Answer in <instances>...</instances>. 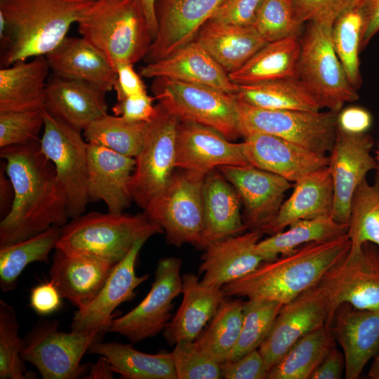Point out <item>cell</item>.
<instances>
[{
	"label": "cell",
	"mask_w": 379,
	"mask_h": 379,
	"mask_svg": "<svg viewBox=\"0 0 379 379\" xmlns=\"http://www.w3.org/2000/svg\"><path fill=\"white\" fill-rule=\"evenodd\" d=\"M373 145V138L367 133L352 134L336 129L328 168L333 187L332 214L340 224L347 225L354 191L368 173L376 169L371 154Z\"/></svg>",
	"instance_id": "2e32d148"
},
{
	"label": "cell",
	"mask_w": 379,
	"mask_h": 379,
	"mask_svg": "<svg viewBox=\"0 0 379 379\" xmlns=\"http://www.w3.org/2000/svg\"><path fill=\"white\" fill-rule=\"evenodd\" d=\"M151 89L158 103L179 121L208 126L232 141L241 137L234 95L166 77L154 78Z\"/></svg>",
	"instance_id": "9c48e42d"
},
{
	"label": "cell",
	"mask_w": 379,
	"mask_h": 379,
	"mask_svg": "<svg viewBox=\"0 0 379 379\" xmlns=\"http://www.w3.org/2000/svg\"><path fill=\"white\" fill-rule=\"evenodd\" d=\"M234 97L241 137L264 133L320 154L331 152L336 135L338 113L329 110L268 109Z\"/></svg>",
	"instance_id": "52a82bcc"
},
{
	"label": "cell",
	"mask_w": 379,
	"mask_h": 379,
	"mask_svg": "<svg viewBox=\"0 0 379 379\" xmlns=\"http://www.w3.org/2000/svg\"><path fill=\"white\" fill-rule=\"evenodd\" d=\"M228 74L242 67L266 42L253 26L208 20L195 39Z\"/></svg>",
	"instance_id": "d6a6232c"
},
{
	"label": "cell",
	"mask_w": 379,
	"mask_h": 379,
	"mask_svg": "<svg viewBox=\"0 0 379 379\" xmlns=\"http://www.w3.org/2000/svg\"><path fill=\"white\" fill-rule=\"evenodd\" d=\"M262 232L249 230L210 244L201 257V281L222 288L255 270L262 262L255 246Z\"/></svg>",
	"instance_id": "4316f807"
},
{
	"label": "cell",
	"mask_w": 379,
	"mask_h": 379,
	"mask_svg": "<svg viewBox=\"0 0 379 379\" xmlns=\"http://www.w3.org/2000/svg\"><path fill=\"white\" fill-rule=\"evenodd\" d=\"M182 293L179 308L163 330L170 345L194 340L227 298L222 288L205 284L192 273L182 275Z\"/></svg>",
	"instance_id": "83f0119b"
},
{
	"label": "cell",
	"mask_w": 379,
	"mask_h": 379,
	"mask_svg": "<svg viewBox=\"0 0 379 379\" xmlns=\"http://www.w3.org/2000/svg\"><path fill=\"white\" fill-rule=\"evenodd\" d=\"M241 199L218 169L205 175L203 186L204 250L211 243L243 233Z\"/></svg>",
	"instance_id": "f546056e"
},
{
	"label": "cell",
	"mask_w": 379,
	"mask_h": 379,
	"mask_svg": "<svg viewBox=\"0 0 379 379\" xmlns=\"http://www.w3.org/2000/svg\"><path fill=\"white\" fill-rule=\"evenodd\" d=\"M295 15L293 0H264L254 28L266 42L299 36L302 25Z\"/></svg>",
	"instance_id": "bcb514c9"
},
{
	"label": "cell",
	"mask_w": 379,
	"mask_h": 379,
	"mask_svg": "<svg viewBox=\"0 0 379 379\" xmlns=\"http://www.w3.org/2000/svg\"><path fill=\"white\" fill-rule=\"evenodd\" d=\"M51 70L46 55L0 69V112L43 110Z\"/></svg>",
	"instance_id": "4dcf8cb0"
},
{
	"label": "cell",
	"mask_w": 379,
	"mask_h": 379,
	"mask_svg": "<svg viewBox=\"0 0 379 379\" xmlns=\"http://www.w3.org/2000/svg\"><path fill=\"white\" fill-rule=\"evenodd\" d=\"M226 0H157V33L144 58L150 63L164 58L194 41Z\"/></svg>",
	"instance_id": "e0dca14e"
},
{
	"label": "cell",
	"mask_w": 379,
	"mask_h": 379,
	"mask_svg": "<svg viewBox=\"0 0 379 379\" xmlns=\"http://www.w3.org/2000/svg\"><path fill=\"white\" fill-rule=\"evenodd\" d=\"M77 24L81 36L115 70L144 59L153 41L140 0H95Z\"/></svg>",
	"instance_id": "277c9868"
},
{
	"label": "cell",
	"mask_w": 379,
	"mask_h": 379,
	"mask_svg": "<svg viewBox=\"0 0 379 379\" xmlns=\"http://www.w3.org/2000/svg\"><path fill=\"white\" fill-rule=\"evenodd\" d=\"M361 0H293L295 15L302 24L335 20Z\"/></svg>",
	"instance_id": "681fc988"
},
{
	"label": "cell",
	"mask_w": 379,
	"mask_h": 379,
	"mask_svg": "<svg viewBox=\"0 0 379 379\" xmlns=\"http://www.w3.org/2000/svg\"><path fill=\"white\" fill-rule=\"evenodd\" d=\"M62 298L51 281H46L32 288L29 305L38 314L48 315L60 309Z\"/></svg>",
	"instance_id": "db71d44e"
},
{
	"label": "cell",
	"mask_w": 379,
	"mask_h": 379,
	"mask_svg": "<svg viewBox=\"0 0 379 379\" xmlns=\"http://www.w3.org/2000/svg\"><path fill=\"white\" fill-rule=\"evenodd\" d=\"M147 239L137 240L128 253L112 269L96 296L86 306L77 309L71 324L72 331L98 329L108 331L113 312L135 295V288L147 281L149 274L138 276L135 265L140 251Z\"/></svg>",
	"instance_id": "ffe728a7"
},
{
	"label": "cell",
	"mask_w": 379,
	"mask_h": 379,
	"mask_svg": "<svg viewBox=\"0 0 379 379\" xmlns=\"http://www.w3.org/2000/svg\"><path fill=\"white\" fill-rule=\"evenodd\" d=\"M331 328L343 349L345 378H358L379 350V310L341 304L334 314Z\"/></svg>",
	"instance_id": "603a6c76"
},
{
	"label": "cell",
	"mask_w": 379,
	"mask_h": 379,
	"mask_svg": "<svg viewBox=\"0 0 379 379\" xmlns=\"http://www.w3.org/2000/svg\"><path fill=\"white\" fill-rule=\"evenodd\" d=\"M157 0H140L149 25L153 40L157 33V22L155 13V4Z\"/></svg>",
	"instance_id": "94428289"
},
{
	"label": "cell",
	"mask_w": 379,
	"mask_h": 379,
	"mask_svg": "<svg viewBox=\"0 0 379 379\" xmlns=\"http://www.w3.org/2000/svg\"><path fill=\"white\" fill-rule=\"evenodd\" d=\"M44 126L40 149L55 166L67 197L68 215H82L88 194V142L79 131L43 110Z\"/></svg>",
	"instance_id": "7c38bea8"
},
{
	"label": "cell",
	"mask_w": 379,
	"mask_h": 379,
	"mask_svg": "<svg viewBox=\"0 0 379 379\" xmlns=\"http://www.w3.org/2000/svg\"><path fill=\"white\" fill-rule=\"evenodd\" d=\"M334 22H310L302 39L298 79L316 98L321 108L338 113L347 102L359 98L350 83L332 42Z\"/></svg>",
	"instance_id": "8992f818"
},
{
	"label": "cell",
	"mask_w": 379,
	"mask_h": 379,
	"mask_svg": "<svg viewBox=\"0 0 379 379\" xmlns=\"http://www.w3.org/2000/svg\"><path fill=\"white\" fill-rule=\"evenodd\" d=\"M333 207V181L327 166L295 182L291 195L261 232L274 234L296 220L332 214Z\"/></svg>",
	"instance_id": "1f68e13d"
},
{
	"label": "cell",
	"mask_w": 379,
	"mask_h": 379,
	"mask_svg": "<svg viewBox=\"0 0 379 379\" xmlns=\"http://www.w3.org/2000/svg\"><path fill=\"white\" fill-rule=\"evenodd\" d=\"M140 74L204 85L232 95L239 91V85L231 81L228 73L196 39L164 58L147 63L140 68Z\"/></svg>",
	"instance_id": "cb8c5ba5"
},
{
	"label": "cell",
	"mask_w": 379,
	"mask_h": 379,
	"mask_svg": "<svg viewBox=\"0 0 379 379\" xmlns=\"http://www.w3.org/2000/svg\"><path fill=\"white\" fill-rule=\"evenodd\" d=\"M350 246L347 234L304 244L288 255L262 262L255 270L224 285L222 289L227 298L267 299L286 304L317 284L347 255Z\"/></svg>",
	"instance_id": "7a4b0ae2"
},
{
	"label": "cell",
	"mask_w": 379,
	"mask_h": 379,
	"mask_svg": "<svg viewBox=\"0 0 379 379\" xmlns=\"http://www.w3.org/2000/svg\"><path fill=\"white\" fill-rule=\"evenodd\" d=\"M46 57L51 70L58 76L85 81L105 93L113 90L116 70L82 36H66Z\"/></svg>",
	"instance_id": "f1b7e54d"
},
{
	"label": "cell",
	"mask_w": 379,
	"mask_h": 379,
	"mask_svg": "<svg viewBox=\"0 0 379 379\" xmlns=\"http://www.w3.org/2000/svg\"><path fill=\"white\" fill-rule=\"evenodd\" d=\"M135 159L105 147L88 143V194L102 201L109 213H123L133 201Z\"/></svg>",
	"instance_id": "7402d4cb"
},
{
	"label": "cell",
	"mask_w": 379,
	"mask_h": 379,
	"mask_svg": "<svg viewBox=\"0 0 379 379\" xmlns=\"http://www.w3.org/2000/svg\"><path fill=\"white\" fill-rule=\"evenodd\" d=\"M206 174L178 168L162 197L147 214L175 246L190 244L204 249L203 186Z\"/></svg>",
	"instance_id": "8fae6325"
},
{
	"label": "cell",
	"mask_w": 379,
	"mask_h": 379,
	"mask_svg": "<svg viewBox=\"0 0 379 379\" xmlns=\"http://www.w3.org/2000/svg\"><path fill=\"white\" fill-rule=\"evenodd\" d=\"M105 94L91 84L53 74L48 79L44 109L72 127L84 131L107 114Z\"/></svg>",
	"instance_id": "d4e9b609"
},
{
	"label": "cell",
	"mask_w": 379,
	"mask_h": 379,
	"mask_svg": "<svg viewBox=\"0 0 379 379\" xmlns=\"http://www.w3.org/2000/svg\"><path fill=\"white\" fill-rule=\"evenodd\" d=\"M345 371V359L343 352L335 345L327 353L326 357L315 369L310 379H339Z\"/></svg>",
	"instance_id": "680465c9"
},
{
	"label": "cell",
	"mask_w": 379,
	"mask_h": 379,
	"mask_svg": "<svg viewBox=\"0 0 379 379\" xmlns=\"http://www.w3.org/2000/svg\"><path fill=\"white\" fill-rule=\"evenodd\" d=\"M218 169L233 185L244 205L242 219L249 230H259L276 215L292 185L286 179L251 165Z\"/></svg>",
	"instance_id": "ac0fdd59"
},
{
	"label": "cell",
	"mask_w": 379,
	"mask_h": 379,
	"mask_svg": "<svg viewBox=\"0 0 379 379\" xmlns=\"http://www.w3.org/2000/svg\"><path fill=\"white\" fill-rule=\"evenodd\" d=\"M331 328L325 324L295 343L268 371L267 379H310L335 346Z\"/></svg>",
	"instance_id": "74e56055"
},
{
	"label": "cell",
	"mask_w": 379,
	"mask_h": 379,
	"mask_svg": "<svg viewBox=\"0 0 379 379\" xmlns=\"http://www.w3.org/2000/svg\"><path fill=\"white\" fill-rule=\"evenodd\" d=\"M283 304L267 299L244 301L243 321L237 343L227 360H236L257 350L268 334Z\"/></svg>",
	"instance_id": "ee69618b"
},
{
	"label": "cell",
	"mask_w": 379,
	"mask_h": 379,
	"mask_svg": "<svg viewBox=\"0 0 379 379\" xmlns=\"http://www.w3.org/2000/svg\"><path fill=\"white\" fill-rule=\"evenodd\" d=\"M159 233H164L162 228L144 212L131 215L91 211L72 218L61 227L55 248L117 264L137 240Z\"/></svg>",
	"instance_id": "5b68a950"
},
{
	"label": "cell",
	"mask_w": 379,
	"mask_h": 379,
	"mask_svg": "<svg viewBox=\"0 0 379 379\" xmlns=\"http://www.w3.org/2000/svg\"><path fill=\"white\" fill-rule=\"evenodd\" d=\"M131 344L95 342L88 352L105 357L114 372L126 379H178L171 352L147 354Z\"/></svg>",
	"instance_id": "e575fe53"
},
{
	"label": "cell",
	"mask_w": 379,
	"mask_h": 379,
	"mask_svg": "<svg viewBox=\"0 0 379 379\" xmlns=\"http://www.w3.org/2000/svg\"><path fill=\"white\" fill-rule=\"evenodd\" d=\"M287 228L258 242L255 251L263 262L288 255L304 244L331 240L347 232V225L337 222L333 214L298 220Z\"/></svg>",
	"instance_id": "d590c367"
},
{
	"label": "cell",
	"mask_w": 379,
	"mask_h": 379,
	"mask_svg": "<svg viewBox=\"0 0 379 379\" xmlns=\"http://www.w3.org/2000/svg\"><path fill=\"white\" fill-rule=\"evenodd\" d=\"M359 8L363 16L360 45L362 51L379 32V0H361Z\"/></svg>",
	"instance_id": "6f0895ef"
},
{
	"label": "cell",
	"mask_w": 379,
	"mask_h": 379,
	"mask_svg": "<svg viewBox=\"0 0 379 379\" xmlns=\"http://www.w3.org/2000/svg\"><path fill=\"white\" fill-rule=\"evenodd\" d=\"M0 157L13 190L11 206L0 222V247L65 225L69 218L67 197L40 141L1 147Z\"/></svg>",
	"instance_id": "6da1fadb"
},
{
	"label": "cell",
	"mask_w": 379,
	"mask_h": 379,
	"mask_svg": "<svg viewBox=\"0 0 379 379\" xmlns=\"http://www.w3.org/2000/svg\"><path fill=\"white\" fill-rule=\"evenodd\" d=\"M117 79L113 90L117 100L147 92L146 86L133 68V65L121 63L116 67Z\"/></svg>",
	"instance_id": "11a10c76"
},
{
	"label": "cell",
	"mask_w": 379,
	"mask_h": 379,
	"mask_svg": "<svg viewBox=\"0 0 379 379\" xmlns=\"http://www.w3.org/2000/svg\"><path fill=\"white\" fill-rule=\"evenodd\" d=\"M300 48L299 36L267 42L229 77L237 85L298 79Z\"/></svg>",
	"instance_id": "836d02e7"
},
{
	"label": "cell",
	"mask_w": 379,
	"mask_h": 379,
	"mask_svg": "<svg viewBox=\"0 0 379 379\" xmlns=\"http://www.w3.org/2000/svg\"><path fill=\"white\" fill-rule=\"evenodd\" d=\"M368 376L371 379H379V350L373 357Z\"/></svg>",
	"instance_id": "be15d7a7"
},
{
	"label": "cell",
	"mask_w": 379,
	"mask_h": 379,
	"mask_svg": "<svg viewBox=\"0 0 379 379\" xmlns=\"http://www.w3.org/2000/svg\"><path fill=\"white\" fill-rule=\"evenodd\" d=\"M325 324L330 326V302L318 282L281 306L258 348L267 371L299 339Z\"/></svg>",
	"instance_id": "9a60e30c"
},
{
	"label": "cell",
	"mask_w": 379,
	"mask_h": 379,
	"mask_svg": "<svg viewBox=\"0 0 379 379\" xmlns=\"http://www.w3.org/2000/svg\"><path fill=\"white\" fill-rule=\"evenodd\" d=\"M43 110L0 112V148L40 141L38 135L44 126Z\"/></svg>",
	"instance_id": "c3c4849f"
},
{
	"label": "cell",
	"mask_w": 379,
	"mask_h": 379,
	"mask_svg": "<svg viewBox=\"0 0 379 379\" xmlns=\"http://www.w3.org/2000/svg\"><path fill=\"white\" fill-rule=\"evenodd\" d=\"M95 0H0L8 36L3 67L46 55L66 36Z\"/></svg>",
	"instance_id": "3957f363"
},
{
	"label": "cell",
	"mask_w": 379,
	"mask_h": 379,
	"mask_svg": "<svg viewBox=\"0 0 379 379\" xmlns=\"http://www.w3.org/2000/svg\"><path fill=\"white\" fill-rule=\"evenodd\" d=\"M175 168L207 174L222 166L250 165L242 142L228 140L201 124L179 121L175 138Z\"/></svg>",
	"instance_id": "d6986e66"
},
{
	"label": "cell",
	"mask_w": 379,
	"mask_h": 379,
	"mask_svg": "<svg viewBox=\"0 0 379 379\" xmlns=\"http://www.w3.org/2000/svg\"><path fill=\"white\" fill-rule=\"evenodd\" d=\"M113 373L109 362L103 357L100 356L98 360L94 364H90L88 373L84 377L87 379L113 378Z\"/></svg>",
	"instance_id": "91938a15"
},
{
	"label": "cell",
	"mask_w": 379,
	"mask_h": 379,
	"mask_svg": "<svg viewBox=\"0 0 379 379\" xmlns=\"http://www.w3.org/2000/svg\"><path fill=\"white\" fill-rule=\"evenodd\" d=\"M253 106L279 110L319 111V102L299 79H285L239 85L234 94Z\"/></svg>",
	"instance_id": "8d00e7d4"
},
{
	"label": "cell",
	"mask_w": 379,
	"mask_h": 379,
	"mask_svg": "<svg viewBox=\"0 0 379 379\" xmlns=\"http://www.w3.org/2000/svg\"><path fill=\"white\" fill-rule=\"evenodd\" d=\"M371 113L359 106L342 109L337 115V128L349 133H365L372 125Z\"/></svg>",
	"instance_id": "9f6ffc18"
},
{
	"label": "cell",
	"mask_w": 379,
	"mask_h": 379,
	"mask_svg": "<svg viewBox=\"0 0 379 379\" xmlns=\"http://www.w3.org/2000/svg\"><path fill=\"white\" fill-rule=\"evenodd\" d=\"M0 189H1V211L3 208V211H4L7 206L8 201L10 200L13 202L12 200H11V197L13 199V194H11V192H13V187L11 185V182L9 180V178L7 177H5L4 172L1 171V173H0Z\"/></svg>",
	"instance_id": "6125c7cd"
},
{
	"label": "cell",
	"mask_w": 379,
	"mask_h": 379,
	"mask_svg": "<svg viewBox=\"0 0 379 379\" xmlns=\"http://www.w3.org/2000/svg\"><path fill=\"white\" fill-rule=\"evenodd\" d=\"M220 368L225 379H265L268 372L258 349L238 359L223 361Z\"/></svg>",
	"instance_id": "816d5d0a"
},
{
	"label": "cell",
	"mask_w": 379,
	"mask_h": 379,
	"mask_svg": "<svg viewBox=\"0 0 379 379\" xmlns=\"http://www.w3.org/2000/svg\"><path fill=\"white\" fill-rule=\"evenodd\" d=\"M116 264L84 255H70L55 248L49 276L62 298L77 309L88 305L98 293Z\"/></svg>",
	"instance_id": "484cf974"
},
{
	"label": "cell",
	"mask_w": 379,
	"mask_h": 379,
	"mask_svg": "<svg viewBox=\"0 0 379 379\" xmlns=\"http://www.w3.org/2000/svg\"><path fill=\"white\" fill-rule=\"evenodd\" d=\"M171 354L178 379L222 378L220 364L195 340L176 343Z\"/></svg>",
	"instance_id": "7dc6e473"
},
{
	"label": "cell",
	"mask_w": 379,
	"mask_h": 379,
	"mask_svg": "<svg viewBox=\"0 0 379 379\" xmlns=\"http://www.w3.org/2000/svg\"><path fill=\"white\" fill-rule=\"evenodd\" d=\"M147 123L133 174V201L146 214L162 197L175 169V138L179 120L159 103Z\"/></svg>",
	"instance_id": "30bf717a"
},
{
	"label": "cell",
	"mask_w": 379,
	"mask_h": 379,
	"mask_svg": "<svg viewBox=\"0 0 379 379\" xmlns=\"http://www.w3.org/2000/svg\"><path fill=\"white\" fill-rule=\"evenodd\" d=\"M264 0H226L209 19L237 26H253Z\"/></svg>",
	"instance_id": "f907efd6"
},
{
	"label": "cell",
	"mask_w": 379,
	"mask_h": 379,
	"mask_svg": "<svg viewBox=\"0 0 379 379\" xmlns=\"http://www.w3.org/2000/svg\"><path fill=\"white\" fill-rule=\"evenodd\" d=\"M61 227L49 229L15 244L0 247V287L10 292L16 287L18 278L32 262L50 263L49 254L55 249Z\"/></svg>",
	"instance_id": "f35d334b"
},
{
	"label": "cell",
	"mask_w": 379,
	"mask_h": 379,
	"mask_svg": "<svg viewBox=\"0 0 379 379\" xmlns=\"http://www.w3.org/2000/svg\"><path fill=\"white\" fill-rule=\"evenodd\" d=\"M181 266L179 258H161L147 295L128 313L114 317L108 332L119 333L135 343L163 331L172 318L173 300L182 293Z\"/></svg>",
	"instance_id": "4fadbf2b"
},
{
	"label": "cell",
	"mask_w": 379,
	"mask_h": 379,
	"mask_svg": "<svg viewBox=\"0 0 379 379\" xmlns=\"http://www.w3.org/2000/svg\"><path fill=\"white\" fill-rule=\"evenodd\" d=\"M14 307L0 299V378L25 379L27 373L20 357L23 338Z\"/></svg>",
	"instance_id": "f6af8a7d"
},
{
	"label": "cell",
	"mask_w": 379,
	"mask_h": 379,
	"mask_svg": "<svg viewBox=\"0 0 379 379\" xmlns=\"http://www.w3.org/2000/svg\"><path fill=\"white\" fill-rule=\"evenodd\" d=\"M347 236L350 252L364 244L372 243L379 248V180L373 184L364 180L354 192L350 204Z\"/></svg>",
	"instance_id": "b9f144b4"
},
{
	"label": "cell",
	"mask_w": 379,
	"mask_h": 379,
	"mask_svg": "<svg viewBox=\"0 0 379 379\" xmlns=\"http://www.w3.org/2000/svg\"><path fill=\"white\" fill-rule=\"evenodd\" d=\"M147 123L107 114L92 122L84 131V137L88 143L135 158L142 148Z\"/></svg>",
	"instance_id": "60d3db41"
},
{
	"label": "cell",
	"mask_w": 379,
	"mask_h": 379,
	"mask_svg": "<svg viewBox=\"0 0 379 379\" xmlns=\"http://www.w3.org/2000/svg\"><path fill=\"white\" fill-rule=\"evenodd\" d=\"M363 16L359 5L340 15L332 27V42L335 51L351 85L358 90L362 78L359 52Z\"/></svg>",
	"instance_id": "7bdbcfd3"
},
{
	"label": "cell",
	"mask_w": 379,
	"mask_h": 379,
	"mask_svg": "<svg viewBox=\"0 0 379 379\" xmlns=\"http://www.w3.org/2000/svg\"><path fill=\"white\" fill-rule=\"evenodd\" d=\"M59 328L58 320H39L23 338L20 357L44 379L84 378L90 364H81V359L105 332L93 329L67 333Z\"/></svg>",
	"instance_id": "ba28073f"
},
{
	"label": "cell",
	"mask_w": 379,
	"mask_h": 379,
	"mask_svg": "<svg viewBox=\"0 0 379 379\" xmlns=\"http://www.w3.org/2000/svg\"><path fill=\"white\" fill-rule=\"evenodd\" d=\"M242 145L250 165L294 183L328 165L326 154L271 135L250 134Z\"/></svg>",
	"instance_id": "44dd1931"
},
{
	"label": "cell",
	"mask_w": 379,
	"mask_h": 379,
	"mask_svg": "<svg viewBox=\"0 0 379 379\" xmlns=\"http://www.w3.org/2000/svg\"><path fill=\"white\" fill-rule=\"evenodd\" d=\"M244 301L225 298L208 324L194 340L220 364L227 361L234 349L242 326Z\"/></svg>",
	"instance_id": "ab89813d"
},
{
	"label": "cell",
	"mask_w": 379,
	"mask_h": 379,
	"mask_svg": "<svg viewBox=\"0 0 379 379\" xmlns=\"http://www.w3.org/2000/svg\"><path fill=\"white\" fill-rule=\"evenodd\" d=\"M154 98L147 92L127 97L112 107L114 115L134 121L149 122L155 116L157 107L153 105Z\"/></svg>",
	"instance_id": "f5cc1de1"
},
{
	"label": "cell",
	"mask_w": 379,
	"mask_h": 379,
	"mask_svg": "<svg viewBox=\"0 0 379 379\" xmlns=\"http://www.w3.org/2000/svg\"><path fill=\"white\" fill-rule=\"evenodd\" d=\"M330 302V326L341 304L379 310V248L365 243L331 267L319 281Z\"/></svg>",
	"instance_id": "5bb4252c"
},
{
	"label": "cell",
	"mask_w": 379,
	"mask_h": 379,
	"mask_svg": "<svg viewBox=\"0 0 379 379\" xmlns=\"http://www.w3.org/2000/svg\"><path fill=\"white\" fill-rule=\"evenodd\" d=\"M375 154V155L374 157L376 161V169H377L376 178L379 180V143L378 144Z\"/></svg>",
	"instance_id": "e7e4bbea"
}]
</instances>
